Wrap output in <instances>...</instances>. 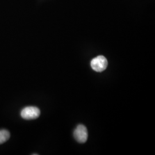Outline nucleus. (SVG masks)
Listing matches in <instances>:
<instances>
[{"mask_svg":"<svg viewBox=\"0 0 155 155\" xmlns=\"http://www.w3.org/2000/svg\"><path fill=\"white\" fill-rule=\"evenodd\" d=\"M74 136L79 143H84L88 138L87 129L83 125H79L74 132Z\"/></svg>","mask_w":155,"mask_h":155,"instance_id":"3","label":"nucleus"},{"mask_svg":"<svg viewBox=\"0 0 155 155\" xmlns=\"http://www.w3.org/2000/svg\"><path fill=\"white\" fill-rule=\"evenodd\" d=\"M108 62L105 56H98L91 61V67L96 72H102L107 67Z\"/></svg>","mask_w":155,"mask_h":155,"instance_id":"1","label":"nucleus"},{"mask_svg":"<svg viewBox=\"0 0 155 155\" xmlns=\"http://www.w3.org/2000/svg\"><path fill=\"white\" fill-rule=\"evenodd\" d=\"M40 111L39 108L35 106H28L24 108L21 111V116L22 118L27 120H35L39 117Z\"/></svg>","mask_w":155,"mask_h":155,"instance_id":"2","label":"nucleus"},{"mask_svg":"<svg viewBox=\"0 0 155 155\" xmlns=\"http://www.w3.org/2000/svg\"><path fill=\"white\" fill-rule=\"evenodd\" d=\"M10 133L5 129L0 130V144H4L10 138Z\"/></svg>","mask_w":155,"mask_h":155,"instance_id":"4","label":"nucleus"}]
</instances>
